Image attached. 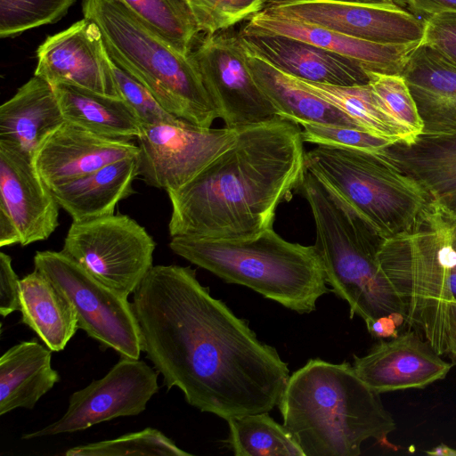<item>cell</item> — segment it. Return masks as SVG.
I'll return each mask as SVG.
<instances>
[{
	"label": "cell",
	"instance_id": "28",
	"mask_svg": "<svg viewBox=\"0 0 456 456\" xmlns=\"http://www.w3.org/2000/svg\"><path fill=\"white\" fill-rule=\"evenodd\" d=\"M53 87L65 121L112 139L131 140L139 135L142 123L122 99L71 85Z\"/></svg>",
	"mask_w": 456,
	"mask_h": 456
},
{
	"label": "cell",
	"instance_id": "36",
	"mask_svg": "<svg viewBox=\"0 0 456 456\" xmlns=\"http://www.w3.org/2000/svg\"><path fill=\"white\" fill-rule=\"evenodd\" d=\"M112 72L120 98L130 107L142 125L168 123L179 119L163 108L142 84L113 61Z\"/></svg>",
	"mask_w": 456,
	"mask_h": 456
},
{
	"label": "cell",
	"instance_id": "17",
	"mask_svg": "<svg viewBox=\"0 0 456 456\" xmlns=\"http://www.w3.org/2000/svg\"><path fill=\"white\" fill-rule=\"evenodd\" d=\"M241 35L281 36L304 41L355 62L366 71L401 75L419 42L385 44L351 37L263 10L249 19Z\"/></svg>",
	"mask_w": 456,
	"mask_h": 456
},
{
	"label": "cell",
	"instance_id": "38",
	"mask_svg": "<svg viewBox=\"0 0 456 456\" xmlns=\"http://www.w3.org/2000/svg\"><path fill=\"white\" fill-rule=\"evenodd\" d=\"M420 45L433 48L456 62V13L425 18Z\"/></svg>",
	"mask_w": 456,
	"mask_h": 456
},
{
	"label": "cell",
	"instance_id": "12",
	"mask_svg": "<svg viewBox=\"0 0 456 456\" xmlns=\"http://www.w3.org/2000/svg\"><path fill=\"white\" fill-rule=\"evenodd\" d=\"M237 129L206 128L179 118L142 125L137 136L138 175L150 186L177 190L231 148Z\"/></svg>",
	"mask_w": 456,
	"mask_h": 456
},
{
	"label": "cell",
	"instance_id": "30",
	"mask_svg": "<svg viewBox=\"0 0 456 456\" xmlns=\"http://www.w3.org/2000/svg\"><path fill=\"white\" fill-rule=\"evenodd\" d=\"M226 421L229 434L224 443L236 456H305L283 424L277 423L268 412Z\"/></svg>",
	"mask_w": 456,
	"mask_h": 456
},
{
	"label": "cell",
	"instance_id": "7",
	"mask_svg": "<svg viewBox=\"0 0 456 456\" xmlns=\"http://www.w3.org/2000/svg\"><path fill=\"white\" fill-rule=\"evenodd\" d=\"M378 261L403 304L405 323L446 354L456 251L436 207L429 203L411 231L384 240Z\"/></svg>",
	"mask_w": 456,
	"mask_h": 456
},
{
	"label": "cell",
	"instance_id": "46",
	"mask_svg": "<svg viewBox=\"0 0 456 456\" xmlns=\"http://www.w3.org/2000/svg\"><path fill=\"white\" fill-rule=\"evenodd\" d=\"M345 1H353V2H361V3H380L387 2L390 0H345Z\"/></svg>",
	"mask_w": 456,
	"mask_h": 456
},
{
	"label": "cell",
	"instance_id": "18",
	"mask_svg": "<svg viewBox=\"0 0 456 456\" xmlns=\"http://www.w3.org/2000/svg\"><path fill=\"white\" fill-rule=\"evenodd\" d=\"M415 331L380 341L362 356H354L356 374L379 394L424 388L444 379L452 363L444 361Z\"/></svg>",
	"mask_w": 456,
	"mask_h": 456
},
{
	"label": "cell",
	"instance_id": "37",
	"mask_svg": "<svg viewBox=\"0 0 456 456\" xmlns=\"http://www.w3.org/2000/svg\"><path fill=\"white\" fill-rule=\"evenodd\" d=\"M301 126H303L302 137L304 142L316 145L376 151L393 143L353 127L314 123H306Z\"/></svg>",
	"mask_w": 456,
	"mask_h": 456
},
{
	"label": "cell",
	"instance_id": "27",
	"mask_svg": "<svg viewBox=\"0 0 456 456\" xmlns=\"http://www.w3.org/2000/svg\"><path fill=\"white\" fill-rule=\"evenodd\" d=\"M21 322L53 352L63 350L78 330L77 313L66 297L40 272L20 279Z\"/></svg>",
	"mask_w": 456,
	"mask_h": 456
},
{
	"label": "cell",
	"instance_id": "29",
	"mask_svg": "<svg viewBox=\"0 0 456 456\" xmlns=\"http://www.w3.org/2000/svg\"><path fill=\"white\" fill-rule=\"evenodd\" d=\"M296 79L305 89L349 116L362 130L393 143L401 142L395 122L382 107L369 83L342 86Z\"/></svg>",
	"mask_w": 456,
	"mask_h": 456
},
{
	"label": "cell",
	"instance_id": "39",
	"mask_svg": "<svg viewBox=\"0 0 456 456\" xmlns=\"http://www.w3.org/2000/svg\"><path fill=\"white\" fill-rule=\"evenodd\" d=\"M20 279L12 265L9 255L0 253V314L3 318L14 311H20Z\"/></svg>",
	"mask_w": 456,
	"mask_h": 456
},
{
	"label": "cell",
	"instance_id": "4",
	"mask_svg": "<svg viewBox=\"0 0 456 456\" xmlns=\"http://www.w3.org/2000/svg\"><path fill=\"white\" fill-rule=\"evenodd\" d=\"M300 191L314 221V247L331 291L349 305L350 318L365 322L403 307L381 270L384 238L324 180L306 170Z\"/></svg>",
	"mask_w": 456,
	"mask_h": 456
},
{
	"label": "cell",
	"instance_id": "6",
	"mask_svg": "<svg viewBox=\"0 0 456 456\" xmlns=\"http://www.w3.org/2000/svg\"><path fill=\"white\" fill-rule=\"evenodd\" d=\"M111 61L142 84L174 116L209 128L217 112L191 54L175 49L122 0H82Z\"/></svg>",
	"mask_w": 456,
	"mask_h": 456
},
{
	"label": "cell",
	"instance_id": "21",
	"mask_svg": "<svg viewBox=\"0 0 456 456\" xmlns=\"http://www.w3.org/2000/svg\"><path fill=\"white\" fill-rule=\"evenodd\" d=\"M401 75L422 120V134L456 133V62L419 42Z\"/></svg>",
	"mask_w": 456,
	"mask_h": 456
},
{
	"label": "cell",
	"instance_id": "13",
	"mask_svg": "<svg viewBox=\"0 0 456 456\" xmlns=\"http://www.w3.org/2000/svg\"><path fill=\"white\" fill-rule=\"evenodd\" d=\"M158 374L144 361L121 357L104 377L69 396L61 418L21 438L73 433L115 418L139 415L159 391Z\"/></svg>",
	"mask_w": 456,
	"mask_h": 456
},
{
	"label": "cell",
	"instance_id": "14",
	"mask_svg": "<svg viewBox=\"0 0 456 456\" xmlns=\"http://www.w3.org/2000/svg\"><path fill=\"white\" fill-rule=\"evenodd\" d=\"M265 11L318 25L351 37L385 44L420 41L424 20L394 0H266Z\"/></svg>",
	"mask_w": 456,
	"mask_h": 456
},
{
	"label": "cell",
	"instance_id": "16",
	"mask_svg": "<svg viewBox=\"0 0 456 456\" xmlns=\"http://www.w3.org/2000/svg\"><path fill=\"white\" fill-rule=\"evenodd\" d=\"M60 208L37 172L33 156L0 141V213L12 220L20 244L48 239L59 225Z\"/></svg>",
	"mask_w": 456,
	"mask_h": 456
},
{
	"label": "cell",
	"instance_id": "43",
	"mask_svg": "<svg viewBox=\"0 0 456 456\" xmlns=\"http://www.w3.org/2000/svg\"><path fill=\"white\" fill-rule=\"evenodd\" d=\"M434 206L436 207L448 227L452 245L456 251V202L449 206Z\"/></svg>",
	"mask_w": 456,
	"mask_h": 456
},
{
	"label": "cell",
	"instance_id": "31",
	"mask_svg": "<svg viewBox=\"0 0 456 456\" xmlns=\"http://www.w3.org/2000/svg\"><path fill=\"white\" fill-rule=\"evenodd\" d=\"M175 49L190 54L200 33L186 0H122Z\"/></svg>",
	"mask_w": 456,
	"mask_h": 456
},
{
	"label": "cell",
	"instance_id": "34",
	"mask_svg": "<svg viewBox=\"0 0 456 456\" xmlns=\"http://www.w3.org/2000/svg\"><path fill=\"white\" fill-rule=\"evenodd\" d=\"M76 0H0V37H16L27 30L61 20Z\"/></svg>",
	"mask_w": 456,
	"mask_h": 456
},
{
	"label": "cell",
	"instance_id": "11",
	"mask_svg": "<svg viewBox=\"0 0 456 456\" xmlns=\"http://www.w3.org/2000/svg\"><path fill=\"white\" fill-rule=\"evenodd\" d=\"M191 54L225 127L238 129L279 117L251 74L240 31L231 28L204 35Z\"/></svg>",
	"mask_w": 456,
	"mask_h": 456
},
{
	"label": "cell",
	"instance_id": "3",
	"mask_svg": "<svg viewBox=\"0 0 456 456\" xmlns=\"http://www.w3.org/2000/svg\"><path fill=\"white\" fill-rule=\"evenodd\" d=\"M278 407L305 456H358L370 438L397 450L387 438L395 422L380 394L347 362L310 359L289 375Z\"/></svg>",
	"mask_w": 456,
	"mask_h": 456
},
{
	"label": "cell",
	"instance_id": "44",
	"mask_svg": "<svg viewBox=\"0 0 456 456\" xmlns=\"http://www.w3.org/2000/svg\"><path fill=\"white\" fill-rule=\"evenodd\" d=\"M426 453L432 456H456V449L449 447L444 444L426 451Z\"/></svg>",
	"mask_w": 456,
	"mask_h": 456
},
{
	"label": "cell",
	"instance_id": "2",
	"mask_svg": "<svg viewBox=\"0 0 456 456\" xmlns=\"http://www.w3.org/2000/svg\"><path fill=\"white\" fill-rule=\"evenodd\" d=\"M304 142L299 124L281 117L238 128L231 148L167 191L170 236L244 239L272 228L307 170Z\"/></svg>",
	"mask_w": 456,
	"mask_h": 456
},
{
	"label": "cell",
	"instance_id": "24",
	"mask_svg": "<svg viewBox=\"0 0 456 456\" xmlns=\"http://www.w3.org/2000/svg\"><path fill=\"white\" fill-rule=\"evenodd\" d=\"M138 173L137 156L57 185L52 191L73 222L102 217L114 214L117 204L134 192L132 184Z\"/></svg>",
	"mask_w": 456,
	"mask_h": 456
},
{
	"label": "cell",
	"instance_id": "1",
	"mask_svg": "<svg viewBox=\"0 0 456 456\" xmlns=\"http://www.w3.org/2000/svg\"><path fill=\"white\" fill-rule=\"evenodd\" d=\"M142 351L167 389L225 420L278 406L289 369L197 279L190 266L153 265L134 292Z\"/></svg>",
	"mask_w": 456,
	"mask_h": 456
},
{
	"label": "cell",
	"instance_id": "20",
	"mask_svg": "<svg viewBox=\"0 0 456 456\" xmlns=\"http://www.w3.org/2000/svg\"><path fill=\"white\" fill-rule=\"evenodd\" d=\"M240 36L249 53L297 78L342 86L369 83L366 70L355 62L304 41L281 36Z\"/></svg>",
	"mask_w": 456,
	"mask_h": 456
},
{
	"label": "cell",
	"instance_id": "45",
	"mask_svg": "<svg viewBox=\"0 0 456 456\" xmlns=\"http://www.w3.org/2000/svg\"><path fill=\"white\" fill-rule=\"evenodd\" d=\"M450 286L453 296L456 297V266H454L451 271Z\"/></svg>",
	"mask_w": 456,
	"mask_h": 456
},
{
	"label": "cell",
	"instance_id": "32",
	"mask_svg": "<svg viewBox=\"0 0 456 456\" xmlns=\"http://www.w3.org/2000/svg\"><path fill=\"white\" fill-rule=\"evenodd\" d=\"M366 72L373 93L397 127L400 142H412L422 134L423 123L403 77Z\"/></svg>",
	"mask_w": 456,
	"mask_h": 456
},
{
	"label": "cell",
	"instance_id": "9",
	"mask_svg": "<svg viewBox=\"0 0 456 456\" xmlns=\"http://www.w3.org/2000/svg\"><path fill=\"white\" fill-rule=\"evenodd\" d=\"M34 266L72 305L78 329L121 357L139 359L141 333L126 297L101 282L62 251H37Z\"/></svg>",
	"mask_w": 456,
	"mask_h": 456
},
{
	"label": "cell",
	"instance_id": "22",
	"mask_svg": "<svg viewBox=\"0 0 456 456\" xmlns=\"http://www.w3.org/2000/svg\"><path fill=\"white\" fill-rule=\"evenodd\" d=\"M384 150L419 183L429 203L456 202V133L421 134L411 143L395 142Z\"/></svg>",
	"mask_w": 456,
	"mask_h": 456
},
{
	"label": "cell",
	"instance_id": "25",
	"mask_svg": "<svg viewBox=\"0 0 456 456\" xmlns=\"http://www.w3.org/2000/svg\"><path fill=\"white\" fill-rule=\"evenodd\" d=\"M52 350L37 339L20 342L0 357V415L33 409L60 381L52 367Z\"/></svg>",
	"mask_w": 456,
	"mask_h": 456
},
{
	"label": "cell",
	"instance_id": "35",
	"mask_svg": "<svg viewBox=\"0 0 456 456\" xmlns=\"http://www.w3.org/2000/svg\"><path fill=\"white\" fill-rule=\"evenodd\" d=\"M204 35L232 28L248 20L265 8L266 0H186Z\"/></svg>",
	"mask_w": 456,
	"mask_h": 456
},
{
	"label": "cell",
	"instance_id": "33",
	"mask_svg": "<svg viewBox=\"0 0 456 456\" xmlns=\"http://www.w3.org/2000/svg\"><path fill=\"white\" fill-rule=\"evenodd\" d=\"M67 456H191L156 428L122 435L117 438L78 445L69 449Z\"/></svg>",
	"mask_w": 456,
	"mask_h": 456
},
{
	"label": "cell",
	"instance_id": "23",
	"mask_svg": "<svg viewBox=\"0 0 456 456\" xmlns=\"http://www.w3.org/2000/svg\"><path fill=\"white\" fill-rule=\"evenodd\" d=\"M65 119L53 86L34 76L0 107V141L32 156Z\"/></svg>",
	"mask_w": 456,
	"mask_h": 456
},
{
	"label": "cell",
	"instance_id": "19",
	"mask_svg": "<svg viewBox=\"0 0 456 456\" xmlns=\"http://www.w3.org/2000/svg\"><path fill=\"white\" fill-rule=\"evenodd\" d=\"M138 154L139 147L131 140L104 137L65 121L45 139L33 160L52 190Z\"/></svg>",
	"mask_w": 456,
	"mask_h": 456
},
{
	"label": "cell",
	"instance_id": "41",
	"mask_svg": "<svg viewBox=\"0 0 456 456\" xmlns=\"http://www.w3.org/2000/svg\"><path fill=\"white\" fill-rule=\"evenodd\" d=\"M369 333L375 338H387L398 336V326L390 315L380 316L365 322Z\"/></svg>",
	"mask_w": 456,
	"mask_h": 456
},
{
	"label": "cell",
	"instance_id": "8",
	"mask_svg": "<svg viewBox=\"0 0 456 456\" xmlns=\"http://www.w3.org/2000/svg\"><path fill=\"white\" fill-rule=\"evenodd\" d=\"M384 148L369 151L316 145L306 151V167L386 240L411 231L429 200L419 183Z\"/></svg>",
	"mask_w": 456,
	"mask_h": 456
},
{
	"label": "cell",
	"instance_id": "40",
	"mask_svg": "<svg viewBox=\"0 0 456 456\" xmlns=\"http://www.w3.org/2000/svg\"><path fill=\"white\" fill-rule=\"evenodd\" d=\"M412 11L427 17L442 13H456V0H403Z\"/></svg>",
	"mask_w": 456,
	"mask_h": 456
},
{
	"label": "cell",
	"instance_id": "26",
	"mask_svg": "<svg viewBox=\"0 0 456 456\" xmlns=\"http://www.w3.org/2000/svg\"><path fill=\"white\" fill-rule=\"evenodd\" d=\"M247 54L248 66L255 81L272 102L279 117L299 125L327 124L362 130L342 110L305 89L296 77L248 50Z\"/></svg>",
	"mask_w": 456,
	"mask_h": 456
},
{
	"label": "cell",
	"instance_id": "15",
	"mask_svg": "<svg viewBox=\"0 0 456 456\" xmlns=\"http://www.w3.org/2000/svg\"><path fill=\"white\" fill-rule=\"evenodd\" d=\"M37 57L34 76L53 86L71 85L120 98L100 28L88 19L47 37L38 46Z\"/></svg>",
	"mask_w": 456,
	"mask_h": 456
},
{
	"label": "cell",
	"instance_id": "42",
	"mask_svg": "<svg viewBox=\"0 0 456 456\" xmlns=\"http://www.w3.org/2000/svg\"><path fill=\"white\" fill-rule=\"evenodd\" d=\"M452 363L456 365V298L452 301L448 326V349L447 354Z\"/></svg>",
	"mask_w": 456,
	"mask_h": 456
},
{
	"label": "cell",
	"instance_id": "5",
	"mask_svg": "<svg viewBox=\"0 0 456 456\" xmlns=\"http://www.w3.org/2000/svg\"><path fill=\"white\" fill-rule=\"evenodd\" d=\"M169 248L225 282L249 288L298 314L314 311L318 299L330 291L314 245L289 242L273 227L244 239L175 236Z\"/></svg>",
	"mask_w": 456,
	"mask_h": 456
},
{
	"label": "cell",
	"instance_id": "10",
	"mask_svg": "<svg viewBox=\"0 0 456 456\" xmlns=\"http://www.w3.org/2000/svg\"><path fill=\"white\" fill-rule=\"evenodd\" d=\"M156 243L126 215L73 222L62 252L106 286L128 297L153 266Z\"/></svg>",
	"mask_w": 456,
	"mask_h": 456
}]
</instances>
